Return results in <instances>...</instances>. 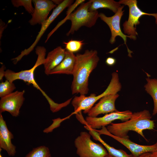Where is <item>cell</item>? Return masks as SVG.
<instances>
[{
    "label": "cell",
    "mask_w": 157,
    "mask_h": 157,
    "mask_svg": "<svg viewBox=\"0 0 157 157\" xmlns=\"http://www.w3.org/2000/svg\"><path fill=\"white\" fill-rule=\"evenodd\" d=\"M147 83L144 85L145 90L152 97L154 102L152 115L157 114V78H151L149 77L146 78Z\"/></svg>",
    "instance_id": "obj_20"
},
{
    "label": "cell",
    "mask_w": 157,
    "mask_h": 157,
    "mask_svg": "<svg viewBox=\"0 0 157 157\" xmlns=\"http://www.w3.org/2000/svg\"><path fill=\"white\" fill-rule=\"evenodd\" d=\"M25 90L16 91L1 98L0 113L5 111L9 113L14 117L18 116L20 110L25 100Z\"/></svg>",
    "instance_id": "obj_11"
},
{
    "label": "cell",
    "mask_w": 157,
    "mask_h": 157,
    "mask_svg": "<svg viewBox=\"0 0 157 157\" xmlns=\"http://www.w3.org/2000/svg\"><path fill=\"white\" fill-rule=\"evenodd\" d=\"M85 0H76L69 7L66 12L67 15L72 13V12L78 5L85 1Z\"/></svg>",
    "instance_id": "obj_26"
},
{
    "label": "cell",
    "mask_w": 157,
    "mask_h": 157,
    "mask_svg": "<svg viewBox=\"0 0 157 157\" xmlns=\"http://www.w3.org/2000/svg\"><path fill=\"white\" fill-rule=\"evenodd\" d=\"M104 157H113L112 156H111L110 155L108 154L107 155H106Z\"/></svg>",
    "instance_id": "obj_32"
},
{
    "label": "cell",
    "mask_w": 157,
    "mask_h": 157,
    "mask_svg": "<svg viewBox=\"0 0 157 157\" xmlns=\"http://www.w3.org/2000/svg\"><path fill=\"white\" fill-rule=\"evenodd\" d=\"M32 1L34 5V10L28 22L32 26L41 24L48 18L51 11L57 6L52 0H33Z\"/></svg>",
    "instance_id": "obj_13"
},
{
    "label": "cell",
    "mask_w": 157,
    "mask_h": 157,
    "mask_svg": "<svg viewBox=\"0 0 157 157\" xmlns=\"http://www.w3.org/2000/svg\"><path fill=\"white\" fill-rule=\"evenodd\" d=\"M149 157H157V151L151 153Z\"/></svg>",
    "instance_id": "obj_31"
},
{
    "label": "cell",
    "mask_w": 157,
    "mask_h": 157,
    "mask_svg": "<svg viewBox=\"0 0 157 157\" xmlns=\"http://www.w3.org/2000/svg\"><path fill=\"white\" fill-rule=\"evenodd\" d=\"M74 143L80 157H104L108 154L101 144L92 140L90 135L86 132H81Z\"/></svg>",
    "instance_id": "obj_6"
},
{
    "label": "cell",
    "mask_w": 157,
    "mask_h": 157,
    "mask_svg": "<svg viewBox=\"0 0 157 157\" xmlns=\"http://www.w3.org/2000/svg\"><path fill=\"white\" fill-rule=\"evenodd\" d=\"M11 1L14 7L23 6L29 13L32 14L34 11V8L32 5L31 0H12Z\"/></svg>",
    "instance_id": "obj_24"
},
{
    "label": "cell",
    "mask_w": 157,
    "mask_h": 157,
    "mask_svg": "<svg viewBox=\"0 0 157 157\" xmlns=\"http://www.w3.org/2000/svg\"><path fill=\"white\" fill-rule=\"evenodd\" d=\"M0 157H3L1 153H0Z\"/></svg>",
    "instance_id": "obj_33"
},
{
    "label": "cell",
    "mask_w": 157,
    "mask_h": 157,
    "mask_svg": "<svg viewBox=\"0 0 157 157\" xmlns=\"http://www.w3.org/2000/svg\"><path fill=\"white\" fill-rule=\"evenodd\" d=\"M72 0H64L60 5L55 8L50 16L41 24L40 30L37 35L35 40L31 45L27 49L23 50L17 57L13 58L12 60L14 64H16L25 56L28 55L33 49L45 32L51 23L58 15L67 7H69L74 2Z\"/></svg>",
    "instance_id": "obj_8"
},
{
    "label": "cell",
    "mask_w": 157,
    "mask_h": 157,
    "mask_svg": "<svg viewBox=\"0 0 157 157\" xmlns=\"http://www.w3.org/2000/svg\"></svg>",
    "instance_id": "obj_34"
},
{
    "label": "cell",
    "mask_w": 157,
    "mask_h": 157,
    "mask_svg": "<svg viewBox=\"0 0 157 157\" xmlns=\"http://www.w3.org/2000/svg\"><path fill=\"white\" fill-rule=\"evenodd\" d=\"M150 154V152L145 153L138 157H149Z\"/></svg>",
    "instance_id": "obj_30"
},
{
    "label": "cell",
    "mask_w": 157,
    "mask_h": 157,
    "mask_svg": "<svg viewBox=\"0 0 157 157\" xmlns=\"http://www.w3.org/2000/svg\"><path fill=\"white\" fill-rule=\"evenodd\" d=\"M121 88L118 73L116 72L113 73L109 84L106 89L101 94L97 96L95 94H91L90 96L87 97L85 95H80L74 97L72 102V105L74 108V113L75 114L83 110L84 113H87L98 100L106 95L117 94L121 90Z\"/></svg>",
    "instance_id": "obj_4"
},
{
    "label": "cell",
    "mask_w": 157,
    "mask_h": 157,
    "mask_svg": "<svg viewBox=\"0 0 157 157\" xmlns=\"http://www.w3.org/2000/svg\"><path fill=\"white\" fill-rule=\"evenodd\" d=\"M66 118L61 119L60 118H59L53 119L52 124L48 127L44 129L43 131V132L48 133L52 132L54 129L59 127L60 125V123Z\"/></svg>",
    "instance_id": "obj_25"
},
{
    "label": "cell",
    "mask_w": 157,
    "mask_h": 157,
    "mask_svg": "<svg viewBox=\"0 0 157 157\" xmlns=\"http://www.w3.org/2000/svg\"><path fill=\"white\" fill-rule=\"evenodd\" d=\"M46 49L44 47L38 46L35 48V52L38 58L35 64L31 68L15 72L8 69L5 72L4 76L6 80L13 83L17 79L21 80L29 84H31L39 90L46 99L50 105L53 104L54 101L49 98L41 88L36 83L34 77V72L35 69L41 65L43 64L45 58Z\"/></svg>",
    "instance_id": "obj_5"
},
{
    "label": "cell",
    "mask_w": 157,
    "mask_h": 157,
    "mask_svg": "<svg viewBox=\"0 0 157 157\" xmlns=\"http://www.w3.org/2000/svg\"><path fill=\"white\" fill-rule=\"evenodd\" d=\"M91 3L89 10L91 11H96L99 9H108L115 13L122 6L119 1L113 0H90Z\"/></svg>",
    "instance_id": "obj_19"
},
{
    "label": "cell",
    "mask_w": 157,
    "mask_h": 157,
    "mask_svg": "<svg viewBox=\"0 0 157 157\" xmlns=\"http://www.w3.org/2000/svg\"><path fill=\"white\" fill-rule=\"evenodd\" d=\"M4 65H3L0 68V80H2L3 77V76H4V72H5L4 71Z\"/></svg>",
    "instance_id": "obj_28"
},
{
    "label": "cell",
    "mask_w": 157,
    "mask_h": 157,
    "mask_svg": "<svg viewBox=\"0 0 157 157\" xmlns=\"http://www.w3.org/2000/svg\"><path fill=\"white\" fill-rule=\"evenodd\" d=\"M119 2L121 4L127 6L129 8L128 19L123 24V26L124 33L131 36L133 40L136 39V36L138 35L136 31V26L140 24V18L142 16H154L157 24V13H149L142 11L138 7L136 0H120Z\"/></svg>",
    "instance_id": "obj_7"
},
{
    "label": "cell",
    "mask_w": 157,
    "mask_h": 157,
    "mask_svg": "<svg viewBox=\"0 0 157 157\" xmlns=\"http://www.w3.org/2000/svg\"><path fill=\"white\" fill-rule=\"evenodd\" d=\"M63 0H53L52 1L56 5H58L60 4L63 1Z\"/></svg>",
    "instance_id": "obj_29"
},
{
    "label": "cell",
    "mask_w": 157,
    "mask_h": 157,
    "mask_svg": "<svg viewBox=\"0 0 157 157\" xmlns=\"http://www.w3.org/2000/svg\"><path fill=\"white\" fill-rule=\"evenodd\" d=\"M91 3L90 0L81 3L74 12L66 16L59 22L56 26L48 35L49 38L52 34L67 20L71 21L70 28L66 34L67 36L73 34L83 26L91 28L94 26L99 17V14L97 10L91 11L89 8Z\"/></svg>",
    "instance_id": "obj_3"
},
{
    "label": "cell",
    "mask_w": 157,
    "mask_h": 157,
    "mask_svg": "<svg viewBox=\"0 0 157 157\" xmlns=\"http://www.w3.org/2000/svg\"><path fill=\"white\" fill-rule=\"evenodd\" d=\"M83 41L71 40L68 42H64L63 43L65 44L66 50L74 53L80 50L84 43Z\"/></svg>",
    "instance_id": "obj_22"
},
{
    "label": "cell",
    "mask_w": 157,
    "mask_h": 157,
    "mask_svg": "<svg viewBox=\"0 0 157 157\" xmlns=\"http://www.w3.org/2000/svg\"><path fill=\"white\" fill-rule=\"evenodd\" d=\"M76 61V55L73 53L66 50L63 60L51 71L50 74H65L73 75Z\"/></svg>",
    "instance_id": "obj_17"
},
{
    "label": "cell",
    "mask_w": 157,
    "mask_h": 157,
    "mask_svg": "<svg viewBox=\"0 0 157 157\" xmlns=\"http://www.w3.org/2000/svg\"><path fill=\"white\" fill-rule=\"evenodd\" d=\"M119 96V95L117 93L104 97L90 109L87 113L88 116L97 117L101 114H108L117 110L115 107V102Z\"/></svg>",
    "instance_id": "obj_14"
},
{
    "label": "cell",
    "mask_w": 157,
    "mask_h": 157,
    "mask_svg": "<svg viewBox=\"0 0 157 157\" xmlns=\"http://www.w3.org/2000/svg\"><path fill=\"white\" fill-rule=\"evenodd\" d=\"M133 113L129 110L123 111L117 110L106 114L101 117H92L87 116L85 119V124L93 129H99L105 127L117 119L125 122L131 117Z\"/></svg>",
    "instance_id": "obj_9"
},
{
    "label": "cell",
    "mask_w": 157,
    "mask_h": 157,
    "mask_svg": "<svg viewBox=\"0 0 157 157\" xmlns=\"http://www.w3.org/2000/svg\"><path fill=\"white\" fill-rule=\"evenodd\" d=\"M151 118L149 111L144 110L133 113L131 118L127 121L120 123H112L106 128L110 133L116 136L129 138L128 133L129 131H132L146 140L143 131L146 129L154 130L155 127L154 121L151 119Z\"/></svg>",
    "instance_id": "obj_2"
},
{
    "label": "cell",
    "mask_w": 157,
    "mask_h": 157,
    "mask_svg": "<svg viewBox=\"0 0 157 157\" xmlns=\"http://www.w3.org/2000/svg\"><path fill=\"white\" fill-rule=\"evenodd\" d=\"M71 86L72 94L85 95L89 91L88 79L99 60L97 50H86L83 54L77 53Z\"/></svg>",
    "instance_id": "obj_1"
},
{
    "label": "cell",
    "mask_w": 157,
    "mask_h": 157,
    "mask_svg": "<svg viewBox=\"0 0 157 157\" xmlns=\"http://www.w3.org/2000/svg\"><path fill=\"white\" fill-rule=\"evenodd\" d=\"M65 49L58 46L48 53L43 64L46 75H49L51 71L62 61L65 56Z\"/></svg>",
    "instance_id": "obj_16"
},
{
    "label": "cell",
    "mask_w": 157,
    "mask_h": 157,
    "mask_svg": "<svg viewBox=\"0 0 157 157\" xmlns=\"http://www.w3.org/2000/svg\"><path fill=\"white\" fill-rule=\"evenodd\" d=\"M116 62V59L112 57H109L107 58L106 60V63L109 66L114 65Z\"/></svg>",
    "instance_id": "obj_27"
},
{
    "label": "cell",
    "mask_w": 157,
    "mask_h": 157,
    "mask_svg": "<svg viewBox=\"0 0 157 157\" xmlns=\"http://www.w3.org/2000/svg\"><path fill=\"white\" fill-rule=\"evenodd\" d=\"M25 157H51L48 147L44 145L33 148Z\"/></svg>",
    "instance_id": "obj_21"
},
{
    "label": "cell",
    "mask_w": 157,
    "mask_h": 157,
    "mask_svg": "<svg viewBox=\"0 0 157 157\" xmlns=\"http://www.w3.org/2000/svg\"><path fill=\"white\" fill-rule=\"evenodd\" d=\"M16 89L15 84L7 80L0 83V97L1 98L12 93Z\"/></svg>",
    "instance_id": "obj_23"
},
{
    "label": "cell",
    "mask_w": 157,
    "mask_h": 157,
    "mask_svg": "<svg viewBox=\"0 0 157 157\" xmlns=\"http://www.w3.org/2000/svg\"><path fill=\"white\" fill-rule=\"evenodd\" d=\"M14 136L8 129L6 121L0 113V149L6 150L9 156H15L16 147L11 142Z\"/></svg>",
    "instance_id": "obj_15"
},
{
    "label": "cell",
    "mask_w": 157,
    "mask_h": 157,
    "mask_svg": "<svg viewBox=\"0 0 157 157\" xmlns=\"http://www.w3.org/2000/svg\"><path fill=\"white\" fill-rule=\"evenodd\" d=\"M84 127L89 131V134L94 140L99 141L104 146L109 154L114 157H134L132 154H128L123 150L116 149L107 144L101 138L97 131L86 126Z\"/></svg>",
    "instance_id": "obj_18"
},
{
    "label": "cell",
    "mask_w": 157,
    "mask_h": 157,
    "mask_svg": "<svg viewBox=\"0 0 157 157\" xmlns=\"http://www.w3.org/2000/svg\"><path fill=\"white\" fill-rule=\"evenodd\" d=\"M97 131L100 135L104 134L108 135L119 142L130 151L134 157H138L145 153L157 151V142L151 145H140L131 141L129 138H124L114 135L110 133L105 127H102L100 130Z\"/></svg>",
    "instance_id": "obj_12"
},
{
    "label": "cell",
    "mask_w": 157,
    "mask_h": 157,
    "mask_svg": "<svg viewBox=\"0 0 157 157\" xmlns=\"http://www.w3.org/2000/svg\"><path fill=\"white\" fill-rule=\"evenodd\" d=\"M124 5L119 8L117 11L112 16L108 17L103 13L99 14V17L106 23L109 27L111 32V37L109 40L111 44H114L116 38L118 36L121 37L127 47L129 53H131L126 44L127 37L132 39L131 36L124 34L122 32L120 26V22L121 18L124 14V10H122Z\"/></svg>",
    "instance_id": "obj_10"
}]
</instances>
